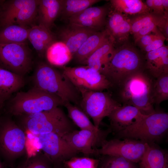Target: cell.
Listing matches in <instances>:
<instances>
[{"instance_id": "obj_1", "label": "cell", "mask_w": 168, "mask_h": 168, "mask_svg": "<svg viewBox=\"0 0 168 168\" xmlns=\"http://www.w3.org/2000/svg\"><path fill=\"white\" fill-rule=\"evenodd\" d=\"M144 57L127 43L114 48L100 73L112 86H119L131 75L144 71Z\"/></svg>"}, {"instance_id": "obj_2", "label": "cell", "mask_w": 168, "mask_h": 168, "mask_svg": "<svg viewBox=\"0 0 168 168\" xmlns=\"http://www.w3.org/2000/svg\"><path fill=\"white\" fill-rule=\"evenodd\" d=\"M32 80L34 86L58 96L64 105L69 102L79 106L82 99L80 92L62 72L49 64L38 63Z\"/></svg>"}, {"instance_id": "obj_3", "label": "cell", "mask_w": 168, "mask_h": 168, "mask_svg": "<svg viewBox=\"0 0 168 168\" xmlns=\"http://www.w3.org/2000/svg\"><path fill=\"white\" fill-rule=\"evenodd\" d=\"M153 83L144 71L131 75L119 86L124 105L133 106L145 115L155 112L152 99Z\"/></svg>"}, {"instance_id": "obj_4", "label": "cell", "mask_w": 168, "mask_h": 168, "mask_svg": "<svg viewBox=\"0 0 168 168\" xmlns=\"http://www.w3.org/2000/svg\"><path fill=\"white\" fill-rule=\"evenodd\" d=\"M21 116L24 128L35 135L54 133L62 137L76 130V126L59 107Z\"/></svg>"}, {"instance_id": "obj_5", "label": "cell", "mask_w": 168, "mask_h": 168, "mask_svg": "<svg viewBox=\"0 0 168 168\" xmlns=\"http://www.w3.org/2000/svg\"><path fill=\"white\" fill-rule=\"evenodd\" d=\"M64 105L58 96L34 86L26 92H17L9 102L7 112L16 116L36 113Z\"/></svg>"}, {"instance_id": "obj_6", "label": "cell", "mask_w": 168, "mask_h": 168, "mask_svg": "<svg viewBox=\"0 0 168 168\" xmlns=\"http://www.w3.org/2000/svg\"><path fill=\"white\" fill-rule=\"evenodd\" d=\"M168 129V113L156 111L144 115L134 123L116 133L120 138L138 140L150 144L161 139Z\"/></svg>"}, {"instance_id": "obj_7", "label": "cell", "mask_w": 168, "mask_h": 168, "mask_svg": "<svg viewBox=\"0 0 168 168\" xmlns=\"http://www.w3.org/2000/svg\"><path fill=\"white\" fill-rule=\"evenodd\" d=\"M32 51L26 42L0 43V67L24 77L33 66Z\"/></svg>"}, {"instance_id": "obj_8", "label": "cell", "mask_w": 168, "mask_h": 168, "mask_svg": "<svg viewBox=\"0 0 168 168\" xmlns=\"http://www.w3.org/2000/svg\"><path fill=\"white\" fill-rule=\"evenodd\" d=\"M26 137L23 130L9 117L0 118V152L12 161L23 155Z\"/></svg>"}, {"instance_id": "obj_9", "label": "cell", "mask_w": 168, "mask_h": 168, "mask_svg": "<svg viewBox=\"0 0 168 168\" xmlns=\"http://www.w3.org/2000/svg\"><path fill=\"white\" fill-rule=\"evenodd\" d=\"M38 0H12L4 5L0 13V26L15 25L30 28L36 20Z\"/></svg>"}, {"instance_id": "obj_10", "label": "cell", "mask_w": 168, "mask_h": 168, "mask_svg": "<svg viewBox=\"0 0 168 168\" xmlns=\"http://www.w3.org/2000/svg\"><path fill=\"white\" fill-rule=\"evenodd\" d=\"M81 95L79 107L92 119L94 124L98 128L103 119L121 105L107 92L87 91Z\"/></svg>"}, {"instance_id": "obj_11", "label": "cell", "mask_w": 168, "mask_h": 168, "mask_svg": "<svg viewBox=\"0 0 168 168\" xmlns=\"http://www.w3.org/2000/svg\"><path fill=\"white\" fill-rule=\"evenodd\" d=\"M62 72L81 95L87 91H102L112 86L104 75L87 65L64 66Z\"/></svg>"}, {"instance_id": "obj_12", "label": "cell", "mask_w": 168, "mask_h": 168, "mask_svg": "<svg viewBox=\"0 0 168 168\" xmlns=\"http://www.w3.org/2000/svg\"><path fill=\"white\" fill-rule=\"evenodd\" d=\"M112 132L109 128L98 131L75 130L62 136L72 147L85 156L99 155L97 150L106 140L108 135Z\"/></svg>"}, {"instance_id": "obj_13", "label": "cell", "mask_w": 168, "mask_h": 168, "mask_svg": "<svg viewBox=\"0 0 168 168\" xmlns=\"http://www.w3.org/2000/svg\"><path fill=\"white\" fill-rule=\"evenodd\" d=\"M106 140L97 150L99 155L123 158L134 163L139 162L149 146L144 142L130 138Z\"/></svg>"}, {"instance_id": "obj_14", "label": "cell", "mask_w": 168, "mask_h": 168, "mask_svg": "<svg viewBox=\"0 0 168 168\" xmlns=\"http://www.w3.org/2000/svg\"><path fill=\"white\" fill-rule=\"evenodd\" d=\"M38 142L40 148L53 165L63 163L79 153L57 133L38 135Z\"/></svg>"}, {"instance_id": "obj_15", "label": "cell", "mask_w": 168, "mask_h": 168, "mask_svg": "<svg viewBox=\"0 0 168 168\" xmlns=\"http://www.w3.org/2000/svg\"><path fill=\"white\" fill-rule=\"evenodd\" d=\"M107 6L91 7L68 19L69 24L98 31L106 24Z\"/></svg>"}, {"instance_id": "obj_16", "label": "cell", "mask_w": 168, "mask_h": 168, "mask_svg": "<svg viewBox=\"0 0 168 168\" xmlns=\"http://www.w3.org/2000/svg\"><path fill=\"white\" fill-rule=\"evenodd\" d=\"M105 24V29L115 44L121 45L127 43L131 33V27L129 19L126 15L112 10L108 14Z\"/></svg>"}, {"instance_id": "obj_17", "label": "cell", "mask_w": 168, "mask_h": 168, "mask_svg": "<svg viewBox=\"0 0 168 168\" xmlns=\"http://www.w3.org/2000/svg\"><path fill=\"white\" fill-rule=\"evenodd\" d=\"M144 115L136 107L130 105H120L108 116L112 131L117 133L125 129L139 120Z\"/></svg>"}, {"instance_id": "obj_18", "label": "cell", "mask_w": 168, "mask_h": 168, "mask_svg": "<svg viewBox=\"0 0 168 168\" xmlns=\"http://www.w3.org/2000/svg\"><path fill=\"white\" fill-rule=\"evenodd\" d=\"M96 31L69 24L61 29L58 35L73 57L84 41Z\"/></svg>"}, {"instance_id": "obj_19", "label": "cell", "mask_w": 168, "mask_h": 168, "mask_svg": "<svg viewBox=\"0 0 168 168\" xmlns=\"http://www.w3.org/2000/svg\"><path fill=\"white\" fill-rule=\"evenodd\" d=\"M24 77L0 67V109L12 95L26 84Z\"/></svg>"}, {"instance_id": "obj_20", "label": "cell", "mask_w": 168, "mask_h": 168, "mask_svg": "<svg viewBox=\"0 0 168 168\" xmlns=\"http://www.w3.org/2000/svg\"><path fill=\"white\" fill-rule=\"evenodd\" d=\"M145 69L153 77L157 78L168 73V48L165 44L154 51L146 53L144 57Z\"/></svg>"}, {"instance_id": "obj_21", "label": "cell", "mask_w": 168, "mask_h": 168, "mask_svg": "<svg viewBox=\"0 0 168 168\" xmlns=\"http://www.w3.org/2000/svg\"><path fill=\"white\" fill-rule=\"evenodd\" d=\"M56 37L51 30L40 25H33L29 30V40L39 56L43 57L49 46L56 41Z\"/></svg>"}, {"instance_id": "obj_22", "label": "cell", "mask_w": 168, "mask_h": 168, "mask_svg": "<svg viewBox=\"0 0 168 168\" xmlns=\"http://www.w3.org/2000/svg\"><path fill=\"white\" fill-rule=\"evenodd\" d=\"M62 0H40L36 20L51 30L55 21L60 15Z\"/></svg>"}, {"instance_id": "obj_23", "label": "cell", "mask_w": 168, "mask_h": 168, "mask_svg": "<svg viewBox=\"0 0 168 168\" xmlns=\"http://www.w3.org/2000/svg\"><path fill=\"white\" fill-rule=\"evenodd\" d=\"M110 36L106 29L96 31L84 41L73 57L77 62L85 64L88 57Z\"/></svg>"}, {"instance_id": "obj_24", "label": "cell", "mask_w": 168, "mask_h": 168, "mask_svg": "<svg viewBox=\"0 0 168 168\" xmlns=\"http://www.w3.org/2000/svg\"><path fill=\"white\" fill-rule=\"evenodd\" d=\"M114 40L110 36L88 57L85 64L100 73L114 49Z\"/></svg>"}, {"instance_id": "obj_25", "label": "cell", "mask_w": 168, "mask_h": 168, "mask_svg": "<svg viewBox=\"0 0 168 168\" xmlns=\"http://www.w3.org/2000/svg\"><path fill=\"white\" fill-rule=\"evenodd\" d=\"M110 2L112 10L126 16H135L151 12L140 0H111Z\"/></svg>"}, {"instance_id": "obj_26", "label": "cell", "mask_w": 168, "mask_h": 168, "mask_svg": "<svg viewBox=\"0 0 168 168\" xmlns=\"http://www.w3.org/2000/svg\"><path fill=\"white\" fill-rule=\"evenodd\" d=\"M45 54L51 64L58 66H64L72 57L65 45L61 41L53 43L48 48Z\"/></svg>"}, {"instance_id": "obj_27", "label": "cell", "mask_w": 168, "mask_h": 168, "mask_svg": "<svg viewBox=\"0 0 168 168\" xmlns=\"http://www.w3.org/2000/svg\"><path fill=\"white\" fill-rule=\"evenodd\" d=\"M30 28L15 25L2 28L0 30V43H21L26 42Z\"/></svg>"}, {"instance_id": "obj_28", "label": "cell", "mask_w": 168, "mask_h": 168, "mask_svg": "<svg viewBox=\"0 0 168 168\" xmlns=\"http://www.w3.org/2000/svg\"><path fill=\"white\" fill-rule=\"evenodd\" d=\"M154 144H149L139 162L141 168H163L167 154Z\"/></svg>"}, {"instance_id": "obj_29", "label": "cell", "mask_w": 168, "mask_h": 168, "mask_svg": "<svg viewBox=\"0 0 168 168\" xmlns=\"http://www.w3.org/2000/svg\"><path fill=\"white\" fill-rule=\"evenodd\" d=\"M63 106L67 109L68 117L80 129L97 131L100 129L94 125L88 116L79 107L69 102H66Z\"/></svg>"}, {"instance_id": "obj_30", "label": "cell", "mask_w": 168, "mask_h": 168, "mask_svg": "<svg viewBox=\"0 0 168 168\" xmlns=\"http://www.w3.org/2000/svg\"><path fill=\"white\" fill-rule=\"evenodd\" d=\"M101 1L99 0H62L60 15L68 20L87 8Z\"/></svg>"}, {"instance_id": "obj_31", "label": "cell", "mask_w": 168, "mask_h": 168, "mask_svg": "<svg viewBox=\"0 0 168 168\" xmlns=\"http://www.w3.org/2000/svg\"><path fill=\"white\" fill-rule=\"evenodd\" d=\"M152 99L153 104L158 105L168 99V73L161 75L153 81Z\"/></svg>"}, {"instance_id": "obj_32", "label": "cell", "mask_w": 168, "mask_h": 168, "mask_svg": "<svg viewBox=\"0 0 168 168\" xmlns=\"http://www.w3.org/2000/svg\"><path fill=\"white\" fill-rule=\"evenodd\" d=\"M102 156L99 158L97 168H137L134 163L123 158L109 155Z\"/></svg>"}, {"instance_id": "obj_33", "label": "cell", "mask_w": 168, "mask_h": 168, "mask_svg": "<svg viewBox=\"0 0 168 168\" xmlns=\"http://www.w3.org/2000/svg\"><path fill=\"white\" fill-rule=\"evenodd\" d=\"M163 16L158 15L150 12L134 16L129 19L131 33L134 35L142 28L154 21L160 20Z\"/></svg>"}, {"instance_id": "obj_34", "label": "cell", "mask_w": 168, "mask_h": 168, "mask_svg": "<svg viewBox=\"0 0 168 168\" xmlns=\"http://www.w3.org/2000/svg\"><path fill=\"white\" fill-rule=\"evenodd\" d=\"M53 164L44 154H38L28 157L17 168H52Z\"/></svg>"}, {"instance_id": "obj_35", "label": "cell", "mask_w": 168, "mask_h": 168, "mask_svg": "<svg viewBox=\"0 0 168 168\" xmlns=\"http://www.w3.org/2000/svg\"><path fill=\"white\" fill-rule=\"evenodd\" d=\"M99 161V158L76 156L63 164L66 168H97Z\"/></svg>"}, {"instance_id": "obj_36", "label": "cell", "mask_w": 168, "mask_h": 168, "mask_svg": "<svg viewBox=\"0 0 168 168\" xmlns=\"http://www.w3.org/2000/svg\"><path fill=\"white\" fill-rule=\"evenodd\" d=\"M161 18L158 21H154L142 28L137 33L134 35L133 37L135 42L139 38L144 35L151 34L152 33H155L158 31L159 30L157 27V25Z\"/></svg>"}, {"instance_id": "obj_37", "label": "cell", "mask_w": 168, "mask_h": 168, "mask_svg": "<svg viewBox=\"0 0 168 168\" xmlns=\"http://www.w3.org/2000/svg\"><path fill=\"white\" fill-rule=\"evenodd\" d=\"M166 38L161 32H159L156 37L143 50L146 53L157 50L163 46Z\"/></svg>"}, {"instance_id": "obj_38", "label": "cell", "mask_w": 168, "mask_h": 168, "mask_svg": "<svg viewBox=\"0 0 168 168\" xmlns=\"http://www.w3.org/2000/svg\"><path fill=\"white\" fill-rule=\"evenodd\" d=\"M161 32L159 30L157 32L144 35L137 40L135 42L142 50L156 37L157 34Z\"/></svg>"}, {"instance_id": "obj_39", "label": "cell", "mask_w": 168, "mask_h": 168, "mask_svg": "<svg viewBox=\"0 0 168 168\" xmlns=\"http://www.w3.org/2000/svg\"><path fill=\"white\" fill-rule=\"evenodd\" d=\"M157 27L166 40L168 39V14H165L157 24Z\"/></svg>"}, {"instance_id": "obj_40", "label": "cell", "mask_w": 168, "mask_h": 168, "mask_svg": "<svg viewBox=\"0 0 168 168\" xmlns=\"http://www.w3.org/2000/svg\"><path fill=\"white\" fill-rule=\"evenodd\" d=\"M152 12L159 16H163L165 14L162 0H153V6Z\"/></svg>"}, {"instance_id": "obj_41", "label": "cell", "mask_w": 168, "mask_h": 168, "mask_svg": "<svg viewBox=\"0 0 168 168\" xmlns=\"http://www.w3.org/2000/svg\"><path fill=\"white\" fill-rule=\"evenodd\" d=\"M162 4L164 11L165 14H168V0H162Z\"/></svg>"}, {"instance_id": "obj_42", "label": "cell", "mask_w": 168, "mask_h": 168, "mask_svg": "<svg viewBox=\"0 0 168 168\" xmlns=\"http://www.w3.org/2000/svg\"><path fill=\"white\" fill-rule=\"evenodd\" d=\"M52 168H66L63 163L55 164L53 165Z\"/></svg>"}, {"instance_id": "obj_43", "label": "cell", "mask_w": 168, "mask_h": 168, "mask_svg": "<svg viewBox=\"0 0 168 168\" xmlns=\"http://www.w3.org/2000/svg\"><path fill=\"white\" fill-rule=\"evenodd\" d=\"M163 168H168V156L166 158Z\"/></svg>"}, {"instance_id": "obj_44", "label": "cell", "mask_w": 168, "mask_h": 168, "mask_svg": "<svg viewBox=\"0 0 168 168\" xmlns=\"http://www.w3.org/2000/svg\"><path fill=\"white\" fill-rule=\"evenodd\" d=\"M0 168H5L4 166L0 161Z\"/></svg>"}, {"instance_id": "obj_45", "label": "cell", "mask_w": 168, "mask_h": 168, "mask_svg": "<svg viewBox=\"0 0 168 168\" xmlns=\"http://www.w3.org/2000/svg\"><path fill=\"white\" fill-rule=\"evenodd\" d=\"M17 168V167L15 168Z\"/></svg>"}]
</instances>
